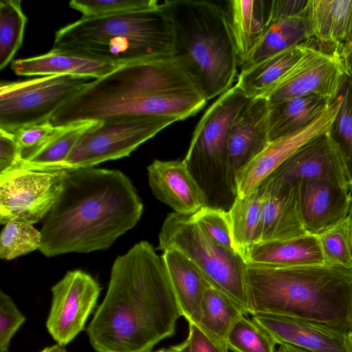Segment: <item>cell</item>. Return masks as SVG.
<instances>
[{
	"label": "cell",
	"instance_id": "39",
	"mask_svg": "<svg viewBox=\"0 0 352 352\" xmlns=\"http://www.w3.org/2000/svg\"><path fill=\"white\" fill-rule=\"evenodd\" d=\"M192 216L213 241L225 249L238 254L232 239L228 210L207 205Z\"/></svg>",
	"mask_w": 352,
	"mask_h": 352
},
{
	"label": "cell",
	"instance_id": "46",
	"mask_svg": "<svg viewBox=\"0 0 352 352\" xmlns=\"http://www.w3.org/2000/svg\"><path fill=\"white\" fill-rule=\"evenodd\" d=\"M276 352H309L298 347L288 344H279V347Z\"/></svg>",
	"mask_w": 352,
	"mask_h": 352
},
{
	"label": "cell",
	"instance_id": "45",
	"mask_svg": "<svg viewBox=\"0 0 352 352\" xmlns=\"http://www.w3.org/2000/svg\"><path fill=\"white\" fill-rule=\"evenodd\" d=\"M339 52L346 76L352 82V38L341 47Z\"/></svg>",
	"mask_w": 352,
	"mask_h": 352
},
{
	"label": "cell",
	"instance_id": "7",
	"mask_svg": "<svg viewBox=\"0 0 352 352\" xmlns=\"http://www.w3.org/2000/svg\"><path fill=\"white\" fill-rule=\"evenodd\" d=\"M200 93L171 56L131 62L88 83L69 100L86 102L132 97L187 96Z\"/></svg>",
	"mask_w": 352,
	"mask_h": 352
},
{
	"label": "cell",
	"instance_id": "27",
	"mask_svg": "<svg viewBox=\"0 0 352 352\" xmlns=\"http://www.w3.org/2000/svg\"><path fill=\"white\" fill-rule=\"evenodd\" d=\"M312 38L308 10L298 16L272 21L258 43L239 65L241 70L245 69L285 50L307 44Z\"/></svg>",
	"mask_w": 352,
	"mask_h": 352
},
{
	"label": "cell",
	"instance_id": "28",
	"mask_svg": "<svg viewBox=\"0 0 352 352\" xmlns=\"http://www.w3.org/2000/svg\"><path fill=\"white\" fill-rule=\"evenodd\" d=\"M331 102L322 96L309 95L269 104L270 142L304 129Z\"/></svg>",
	"mask_w": 352,
	"mask_h": 352
},
{
	"label": "cell",
	"instance_id": "12",
	"mask_svg": "<svg viewBox=\"0 0 352 352\" xmlns=\"http://www.w3.org/2000/svg\"><path fill=\"white\" fill-rule=\"evenodd\" d=\"M67 170L18 169L0 175V223L34 224L52 208Z\"/></svg>",
	"mask_w": 352,
	"mask_h": 352
},
{
	"label": "cell",
	"instance_id": "41",
	"mask_svg": "<svg viewBox=\"0 0 352 352\" xmlns=\"http://www.w3.org/2000/svg\"><path fill=\"white\" fill-rule=\"evenodd\" d=\"M25 320L10 296L0 292V352H9L10 342Z\"/></svg>",
	"mask_w": 352,
	"mask_h": 352
},
{
	"label": "cell",
	"instance_id": "34",
	"mask_svg": "<svg viewBox=\"0 0 352 352\" xmlns=\"http://www.w3.org/2000/svg\"><path fill=\"white\" fill-rule=\"evenodd\" d=\"M27 21L21 1H0V70L12 60L22 45Z\"/></svg>",
	"mask_w": 352,
	"mask_h": 352
},
{
	"label": "cell",
	"instance_id": "9",
	"mask_svg": "<svg viewBox=\"0 0 352 352\" xmlns=\"http://www.w3.org/2000/svg\"><path fill=\"white\" fill-rule=\"evenodd\" d=\"M95 79L74 76H46L8 82V100L0 101V129H19L49 120L65 102Z\"/></svg>",
	"mask_w": 352,
	"mask_h": 352
},
{
	"label": "cell",
	"instance_id": "22",
	"mask_svg": "<svg viewBox=\"0 0 352 352\" xmlns=\"http://www.w3.org/2000/svg\"><path fill=\"white\" fill-rule=\"evenodd\" d=\"M117 66L104 59L78 51L52 47L47 53L12 62L19 76H74L100 78Z\"/></svg>",
	"mask_w": 352,
	"mask_h": 352
},
{
	"label": "cell",
	"instance_id": "37",
	"mask_svg": "<svg viewBox=\"0 0 352 352\" xmlns=\"http://www.w3.org/2000/svg\"><path fill=\"white\" fill-rule=\"evenodd\" d=\"M244 315L230 329L226 343L234 352H276L272 338L252 319Z\"/></svg>",
	"mask_w": 352,
	"mask_h": 352
},
{
	"label": "cell",
	"instance_id": "14",
	"mask_svg": "<svg viewBox=\"0 0 352 352\" xmlns=\"http://www.w3.org/2000/svg\"><path fill=\"white\" fill-rule=\"evenodd\" d=\"M51 291L52 300L46 327L57 344L64 346L84 329L101 287L91 275L76 270L68 271Z\"/></svg>",
	"mask_w": 352,
	"mask_h": 352
},
{
	"label": "cell",
	"instance_id": "33",
	"mask_svg": "<svg viewBox=\"0 0 352 352\" xmlns=\"http://www.w3.org/2000/svg\"><path fill=\"white\" fill-rule=\"evenodd\" d=\"M246 314L228 296L211 285L204 294L197 324L226 342L232 325Z\"/></svg>",
	"mask_w": 352,
	"mask_h": 352
},
{
	"label": "cell",
	"instance_id": "15",
	"mask_svg": "<svg viewBox=\"0 0 352 352\" xmlns=\"http://www.w3.org/2000/svg\"><path fill=\"white\" fill-rule=\"evenodd\" d=\"M340 106L338 97L308 126L270 142L237 174L236 196L243 197L258 188L294 153L312 138L326 133Z\"/></svg>",
	"mask_w": 352,
	"mask_h": 352
},
{
	"label": "cell",
	"instance_id": "4",
	"mask_svg": "<svg viewBox=\"0 0 352 352\" xmlns=\"http://www.w3.org/2000/svg\"><path fill=\"white\" fill-rule=\"evenodd\" d=\"M173 31L171 57L206 100L232 87L239 57L226 11L215 3H162Z\"/></svg>",
	"mask_w": 352,
	"mask_h": 352
},
{
	"label": "cell",
	"instance_id": "38",
	"mask_svg": "<svg viewBox=\"0 0 352 352\" xmlns=\"http://www.w3.org/2000/svg\"><path fill=\"white\" fill-rule=\"evenodd\" d=\"M157 0H72L69 6L82 13V17L93 18L148 8L157 5Z\"/></svg>",
	"mask_w": 352,
	"mask_h": 352
},
{
	"label": "cell",
	"instance_id": "24",
	"mask_svg": "<svg viewBox=\"0 0 352 352\" xmlns=\"http://www.w3.org/2000/svg\"><path fill=\"white\" fill-rule=\"evenodd\" d=\"M248 265L296 267L324 265L318 236L307 234L293 239L260 242L248 252Z\"/></svg>",
	"mask_w": 352,
	"mask_h": 352
},
{
	"label": "cell",
	"instance_id": "5",
	"mask_svg": "<svg viewBox=\"0 0 352 352\" xmlns=\"http://www.w3.org/2000/svg\"><path fill=\"white\" fill-rule=\"evenodd\" d=\"M252 99L236 85L232 87L210 106L193 132L184 160L208 206L228 210L226 205L230 207L235 199L226 182L229 135Z\"/></svg>",
	"mask_w": 352,
	"mask_h": 352
},
{
	"label": "cell",
	"instance_id": "40",
	"mask_svg": "<svg viewBox=\"0 0 352 352\" xmlns=\"http://www.w3.org/2000/svg\"><path fill=\"white\" fill-rule=\"evenodd\" d=\"M50 120L21 127L14 134L21 149V158L24 160L45 144L60 130Z\"/></svg>",
	"mask_w": 352,
	"mask_h": 352
},
{
	"label": "cell",
	"instance_id": "23",
	"mask_svg": "<svg viewBox=\"0 0 352 352\" xmlns=\"http://www.w3.org/2000/svg\"><path fill=\"white\" fill-rule=\"evenodd\" d=\"M182 316L199 323L206 290L212 285L201 271L184 254L168 249L161 256Z\"/></svg>",
	"mask_w": 352,
	"mask_h": 352
},
{
	"label": "cell",
	"instance_id": "47",
	"mask_svg": "<svg viewBox=\"0 0 352 352\" xmlns=\"http://www.w3.org/2000/svg\"><path fill=\"white\" fill-rule=\"evenodd\" d=\"M41 352H67L63 346L55 344L43 349Z\"/></svg>",
	"mask_w": 352,
	"mask_h": 352
},
{
	"label": "cell",
	"instance_id": "17",
	"mask_svg": "<svg viewBox=\"0 0 352 352\" xmlns=\"http://www.w3.org/2000/svg\"><path fill=\"white\" fill-rule=\"evenodd\" d=\"M270 104L264 97L254 98L233 123L228 139L226 182L236 196L238 173L270 143Z\"/></svg>",
	"mask_w": 352,
	"mask_h": 352
},
{
	"label": "cell",
	"instance_id": "49",
	"mask_svg": "<svg viewBox=\"0 0 352 352\" xmlns=\"http://www.w3.org/2000/svg\"><path fill=\"white\" fill-rule=\"evenodd\" d=\"M179 344H178L177 345L172 346L169 348L161 349L155 352H177V350L179 349Z\"/></svg>",
	"mask_w": 352,
	"mask_h": 352
},
{
	"label": "cell",
	"instance_id": "26",
	"mask_svg": "<svg viewBox=\"0 0 352 352\" xmlns=\"http://www.w3.org/2000/svg\"><path fill=\"white\" fill-rule=\"evenodd\" d=\"M229 3V19L239 65L270 25L273 0H232Z\"/></svg>",
	"mask_w": 352,
	"mask_h": 352
},
{
	"label": "cell",
	"instance_id": "43",
	"mask_svg": "<svg viewBox=\"0 0 352 352\" xmlns=\"http://www.w3.org/2000/svg\"><path fill=\"white\" fill-rule=\"evenodd\" d=\"M21 161V149L14 134L0 129V175L17 169Z\"/></svg>",
	"mask_w": 352,
	"mask_h": 352
},
{
	"label": "cell",
	"instance_id": "21",
	"mask_svg": "<svg viewBox=\"0 0 352 352\" xmlns=\"http://www.w3.org/2000/svg\"><path fill=\"white\" fill-rule=\"evenodd\" d=\"M270 176L294 184L325 179L347 185L340 158L327 132L302 145Z\"/></svg>",
	"mask_w": 352,
	"mask_h": 352
},
{
	"label": "cell",
	"instance_id": "36",
	"mask_svg": "<svg viewBox=\"0 0 352 352\" xmlns=\"http://www.w3.org/2000/svg\"><path fill=\"white\" fill-rule=\"evenodd\" d=\"M41 233L33 225L12 220L4 224L0 236V258L10 261L38 250Z\"/></svg>",
	"mask_w": 352,
	"mask_h": 352
},
{
	"label": "cell",
	"instance_id": "10",
	"mask_svg": "<svg viewBox=\"0 0 352 352\" xmlns=\"http://www.w3.org/2000/svg\"><path fill=\"white\" fill-rule=\"evenodd\" d=\"M206 102L200 93L187 96L132 97L86 102L68 100L52 115L50 122L55 126H61L81 120L104 121L139 116H168L182 120L197 113Z\"/></svg>",
	"mask_w": 352,
	"mask_h": 352
},
{
	"label": "cell",
	"instance_id": "29",
	"mask_svg": "<svg viewBox=\"0 0 352 352\" xmlns=\"http://www.w3.org/2000/svg\"><path fill=\"white\" fill-rule=\"evenodd\" d=\"M306 45L288 49L241 70L235 85L251 98L264 97L300 58Z\"/></svg>",
	"mask_w": 352,
	"mask_h": 352
},
{
	"label": "cell",
	"instance_id": "3",
	"mask_svg": "<svg viewBox=\"0 0 352 352\" xmlns=\"http://www.w3.org/2000/svg\"><path fill=\"white\" fill-rule=\"evenodd\" d=\"M247 313L276 314L352 332V269L245 267Z\"/></svg>",
	"mask_w": 352,
	"mask_h": 352
},
{
	"label": "cell",
	"instance_id": "6",
	"mask_svg": "<svg viewBox=\"0 0 352 352\" xmlns=\"http://www.w3.org/2000/svg\"><path fill=\"white\" fill-rule=\"evenodd\" d=\"M157 249H175L184 254L206 276L210 284L233 300L246 314V263L238 254L214 241L196 222L192 214L172 212L159 234Z\"/></svg>",
	"mask_w": 352,
	"mask_h": 352
},
{
	"label": "cell",
	"instance_id": "19",
	"mask_svg": "<svg viewBox=\"0 0 352 352\" xmlns=\"http://www.w3.org/2000/svg\"><path fill=\"white\" fill-rule=\"evenodd\" d=\"M252 320L277 344H288L309 352H351L349 333L317 322L267 314L254 315Z\"/></svg>",
	"mask_w": 352,
	"mask_h": 352
},
{
	"label": "cell",
	"instance_id": "11",
	"mask_svg": "<svg viewBox=\"0 0 352 352\" xmlns=\"http://www.w3.org/2000/svg\"><path fill=\"white\" fill-rule=\"evenodd\" d=\"M118 36L157 38L173 42V31L162 3L142 10L85 18L56 32L53 47L65 48Z\"/></svg>",
	"mask_w": 352,
	"mask_h": 352
},
{
	"label": "cell",
	"instance_id": "13",
	"mask_svg": "<svg viewBox=\"0 0 352 352\" xmlns=\"http://www.w3.org/2000/svg\"><path fill=\"white\" fill-rule=\"evenodd\" d=\"M346 76L338 51L307 44L300 58L264 98L270 104L309 95L332 102Z\"/></svg>",
	"mask_w": 352,
	"mask_h": 352
},
{
	"label": "cell",
	"instance_id": "1",
	"mask_svg": "<svg viewBox=\"0 0 352 352\" xmlns=\"http://www.w3.org/2000/svg\"><path fill=\"white\" fill-rule=\"evenodd\" d=\"M181 316L162 256L142 241L114 261L87 333L96 352H150Z\"/></svg>",
	"mask_w": 352,
	"mask_h": 352
},
{
	"label": "cell",
	"instance_id": "35",
	"mask_svg": "<svg viewBox=\"0 0 352 352\" xmlns=\"http://www.w3.org/2000/svg\"><path fill=\"white\" fill-rule=\"evenodd\" d=\"M327 265L352 269V217L318 236Z\"/></svg>",
	"mask_w": 352,
	"mask_h": 352
},
{
	"label": "cell",
	"instance_id": "20",
	"mask_svg": "<svg viewBox=\"0 0 352 352\" xmlns=\"http://www.w3.org/2000/svg\"><path fill=\"white\" fill-rule=\"evenodd\" d=\"M154 196L175 212L192 214L207 206L206 197L184 160H155L147 167Z\"/></svg>",
	"mask_w": 352,
	"mask_h": 352
},
{
	"label": "cell",
	"instance_id": "42",
	"mask_svg": "<svg viewBox=\"0 0 352 352\" xmlns=\"http://www.w3.org/2000/svg\"><path fill=\"white\" fill-rule=\"evenodd\" d=\"M187 341L189 352H228L225 341L212 335L199 324L188 322Z\"/></svg>",
	"mask_w": 352,
	"mask_h": 352
},
{
	"label": "cell",
	"instance_id": "18",
	"mask_svg": "<svg viewBox=\"0 0 352 352\" xmlns=\"http://www.w3.org/2000/svg\"><path fill=\"white\" fill-rule=\"evenodd\" d=\"M352 192L344 183L325 179L299 183L300 214L307 234L318 236L350 214Z\"/></svg>",
	"mask_w": 352,
	"mask_h": 352
},
{
	"label": "cell",
	"instance_id": "44",
	"mask_svg": "<svg viewBox=\"0 0 352 352\" xmlns=\"http://www.w3.org/2000/svg\"><path fill=\"white\" fill-rule=\"evenodd\" d=\"M309 0H273L272 21L305 14Z\"/></svg>",
	"mask_w": 352,
	"mask_h": 352
},
{
	"label": "cell",
	"instance_id": "25",
	"mask_svg": "<svg viewBox=\"0 0 352 352\" xmlns=\"http://www.w3.org/2000/svg\"><path fill=\"white\" fill-rule=\"evenodd\" d=\"M313 38L309 45L340 51L352 38V0H309Z\"/></svg>",
	"mask_w": 352,
	"mask_h": 352
},
{
	"label": "cell",
	"instance_id": "8",
	"mask_svg": "<svg viewBox=\"0 0 352 352\" xmlns=\"http://www.w3.org/2000/svg\"><path fill=\"white\" fill-rule=\"evenodd\" d=\"M177 121V118L168 116L100 121L82 135L60 170L90 168L128 157L141 144Z\"/></svg>",
	"mask_w": 352,
	"mask_h": 352
},
{
	"label": "cell",
	"instance_id": "30",
	"mask_svg": "<svg viewBox=\"0 0 352 352\" xmlns=\"http://www.w3.org/2000/svg\"><path fill=\"white\" fill-rule=\"evenodd\" d=\"M99 122L81 120L62 126L60 131L41 148L21 160L16 170H59L82 135Z\"/></svg>",
	"mask_w": 352,
	"mask_h": 352
},
{
	"label": "cell",
	"instance_id": "51",
	"mask_svg": "<svg viewBox=\"0 0 352 352\" xmlns=\"http://www.w3.org/2000/svg\"><path fill=\"white\" fill-rule=\"evenodd\" d=\"M350 215L352 217V199H351V210H350Z\"/></svg>",
	"mask_w": 352,
	"mask_h": 352
},
{
	"label": "cell",
	"instance_id": "31",
	"mask_svg": "<svg viewBox=\"0 0 352 352\" xmlns=\"http://www.w3.org/2000/svg\"><path fill=\"white\" fill-rule=\"evenodd\" d=\"M231 236L236 252L243 258L259 242L261 197L259 188L245 197H236L228 210Z\"/></svg>",
	"mask_w": 352,
	"mask_h": 352
},
{
	"label": "cell",
	"instance_id": "2",
	"mask_svg": "<svg viewBox=\"0 0 352 352\" xmlns=\"http://www.w3.org/2000/svg\"><path fill=\"white\" fill-rule=\"evenodd\" d=\"M143 204L119 170H67L58 197L42 226L39 251L47 257L108 249L132 229Z\"/></svg>",
	"mask_w": 352,
	"mask_h": 352
},
{
	"label": "cell",
	"instance_id": "32",
	"mask_svg": "<svg viewBox=\"0 0 352 352\" xmlns=\"http://www.w3.org/2000/svg\"><path fill=\"white\" fill-rule=\"evenodd\" d=\"M340 106L327 135L342 164L352 192V82L346 76L337 96Z\"/></svg>",
	"mask_w": 352,
	"mask_h": 352
},
{
	"label": "cell",
	"instance_id": "16",
	"mask_svg": "<svg viewBox=\"0 0 352 352\" xmlns=\"http://www.w3.org/2000/svg\"><path fill=\"white\" fill-rule=\"evenodd\" d=\"M261 197L259 242L307 234L300 210L299 184L270 176L258 187Z\"/></svg>",
	"mask_w": 352,
	"mask_h": 352
},
{
	"label": "cell",
	"instance_id": "48",
	"mask_svg": "<svg viewBox=\"0 0 352 352\" xmlns=\"http://www.w3.org/2000/svg\"><path fill=\"white\" fill-rule=\"evenodd\" d=\"M177 352H189V347L187 340L179 344V347Z\"/></svg>",
	"mask_w": 352,
	"mask_h": 352
},
{
	"label": "cell",
	"instance_id": "50",
	"mask_svg": "<svg viewBox=\"0 0 352 352\" xmlns=\"http://www.w3.org/2000/svg\"><path fill=\"white\" fill-rule=\"evenodd\" d=\"M351 352H352V332L349 333Z\"/></svg>",
	"mask_w": 352,
	"mask_h": 352
}]
</instances>
